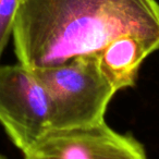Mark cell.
Instances as JSON below:
<instances>
[{"mask_svg":"<svg viewBox=\"0 0 159 159\" xmlns=\"http://www.w3.org/2000/svg\"><path fill=\"white\" fill-rule=\"evenodd\" d=\"M20 2L21 0H0V57L12 36Z\"/></svg>","mask_w":159,"mask_h":159,"instance_id":"8992f818","label":"cell"},{"mask_svg":"<svg viewBox=\"0 0 159 159\" xmlns=\"http://www.w3.org/2000/svg\"><path fill=\"white\" fill-rule=\"evenodd\" d=\"M0 123L23 154L52 129L50 95L35 71L20 62L0 66Z\"/></svg>","mask_w":159,"mask_h":159,"instance_id":"3957f363","label":"cell"},{"mask_svg":"<svg viewBox=\"0 0 159 159\" xmlns=\"http://www.w3.org/2000/svg\"><path fill=\"white\" fill-rule=\"evenodd\" d=\"M0 159H7V158H6V157L3 156V155H1V154H0Z\"/></svg>","mask_w":159,"mask_h":159,"instance_id":"52a82bcc","label":"cell"},{"mask_svg":"<svg viewBox=\"0 0 159 159\" xmlns=\"http://www.w3.org/2000/svg\"><path fill=\"white\" fill-rule=\"evenodd\" d=\"M24 159H147L143 145L106 122L51 129L24 152Z\"/></svg>","mask_w":159,"mask_h":159,"instance_id":"277c9868","label":"cell"},{"mask_svg":"<svg viewBox=\"0 0 159 159\" xmlns=\"http://www.w3.org/2000/svg\"><path fill=\"white\" fill-rule=\"evenodd\" d=\"M35 73L52 100V129L80 128L105 121L107 107L118 92L102 70L99 55L75 58Z\"/></svg>","mask_w":159,"mask_h":159,"instance_id":"7a4b0ae2","label":"cell"},{"mask_svg":"<svg viewBox=\"0 0 159 159\" xmlns=\"http://www.w3.org/2000/svg\"><path fill=\"white\" fill-rule=\"evenodd\" d=\"M125 36L159 50L157 0H21L12 32L19 62L33 71L99 55Z\"/></svg>","mask_w":159,"mask_h":159,"instance_id":"6da1fadb","label":"cell"},{"mask_svg":"<svg viewBox=\"0 0 159 159\" xmlns=\"http://www.w3.org/2000/svg\"><path fill=\"white\" fill-rule=\"evenodd\" d=\"M155 51L156 49L146 40L125 36L112 42L99 53L100 64L119 92L135 84L141 64Z\"/></svg>","mask_w":159,"mask_h":159,"instance_id":"5b68a950","label":"cell"}]
</instances>
